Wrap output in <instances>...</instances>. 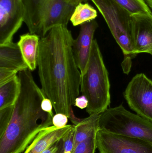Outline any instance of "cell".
Instances as JSON below:
<instances>
[{"label":"cell","instance_id":"cell-19","mask_svg":"<svg viewBox=\"0 0 152 153\" xmlns=\"http://www.w3.org/2000/svg\"><path fill=\"white\" fill-rule=\"evenodd\" d=\"M97 132H94L85 140L79 143L74 148L71 153H95L96 146V134Z\"/></svg>","mask_w":152,"mask_h":153},{"label":"cell","instance_id":"cell-15","mask_svg":"<svg viewBox=\"0 0 152 153\" xmlns=\"http://www.w3.org/2000/svg\"><path fill=\"white\" fill-rule=\"evenodd\" d=\"M20 92L21 82L18 75L0 85V109L14 106Z\"/></svg>","mask_w":152,"mask_h":153},{"label":"cell","instance_id":"cell-1","mask_svg":"<svg viewBox=\"0 0 152 153\" xmlns=\"http://www.w3.org/2000/svg\"><path fill=\"white\" fill-rule=\"evenodd\" d=\"M74 40L68 26H55L40 38L37 50L41 90L56 113L68 117L79 95L81 83V72L72 49Z\"/></svg>","mask_w":152,"mask_h":153},{"label":"cell","instance_id":"cell-28","mask_svg":"<svg viewBox=\"0 0 152 153\" xmlns=\"http://www.w3.org/2000/svg\"><path fill=\"white\" fill-rule=\"evenodd\" d=\"M67 1L70 4L77 5L79 3L85 1V0H67Z\"/></svg>","mask_w":152,"mask_h":153},{"label":"cell","instance_id":"cell-2","mask_svg":"<svg viewBox=\"0 0 152 153\" xmlns=\"http://www.w3.org/2000/svg\"><path fill=\"white\" fill-rule=\"evenodd\" d=\"M19 96L14 105L10 121L0 137V153H21L42 130L51 126L52 117L41 107L45 96L29 69L18 73Z\"/></svg>","mask_w":152,"mask_h":153},{"label":"cell","instance_id":"cell-14","mask_svg":"<svg viewBox=\"0 0 152 153\" xmlns=\"http://www.w3.org/2000/svg\"><path fill=\"white\" fill-rule=\"evenodd\" d=\"M40 38L36 34L26 33L20 36L18 45L24 61L31 71H35L37 66V54Z\"/></svg>","mask_w":152,"mask_h":153},{"label":"cell","instance_id":"cell-5","mask_svg":"<svg viewBox=\"0 0 152 153\" xmlns=\"http://www.w3.org/2000/svg\"><path fill=\"white\" fill-rule=\"evenodd\" d=\"M107 23L125 56L134 57L131 28V14L113 0H90Z\"/></svg>","mask_w":152,"mask_h":153},{"label":"cell","instance_id":"cell-12","mask_svg":"<svg viewBox=\"0 0 152 153\" xmlns=\"http://www.w3.org/2000/svg\"><path fill=\"white\" fill-rule=\"evenodd\" d=\"M72 125H67L61 128L54 126L42 130L27 147L24 153H42L64 136Z\"/></svg>","mask_w":152,"mask_h":153},{"label":"cell","instance_id":"cell-24","mask_svg":"<svg viewBox=\"0 0 152 153\" xmlns=\"http://www.w3.org/2000/svg\"><path fill=\"white\" fill-rule=\"evenodd\" d=\"M63 144L62 138L42 153H63Z\"/></svg>","mask_w":152,"mask_h":153},{"label":"cell","instance_id":"cell-17","mask_svg":"<svg viewBox=\"0 0 152 153\" xmlns=\"http://www.w3.org/2000/svg\"><path fill=\"white\" fill-rule=\"evenodd\" d=\"M97 15V11L92 5L88 3L81 2L75 7L70 21L76 27L94 20Z\"/></svg>","mask_w":152,"mask_h":153},{"label":"cell","instance_id":"cell-7","mask_svg":"<svg viewBox=\"0 0 152 153\" xmlns=\"http://www.w3.org/2000/svg\"><path fill=\"white\" fill-rule=\"evenodd\" d=\"M132 110L152 122V80L141 73L134 76L124 93Z\"/></svg>","mask_w":152,"mask_h":153},{"label":"cell","instance_id":"cell-4","mask_svg":"<svg viewBox=\"0 0 152 153\" xmlns=\"http://www.w3.org/2000/svg\"><path fill=\"white\" fill-rule=\"evenodd\" d=\"M99 129L142 139L152 144V122L127 110L122 105L100 114Z\"/></svg>","mask_w":152,"mask_h":153},{"label":"cell","instance_id":"cell-26","mask_svg":"<svg viewBox=\"0 0 152 153\" xmlns=\"http://www.w3.org/2000/svg\"><path fill=\"white\" fill-rule=\"evenodd\" d=\"M88 101L87 99L84 95L78 97L75 100V105L74 106L78 107L81 109L86 108L88 105Z\"/></svg>","mask_w":152,"mask_h":153},{"label":"cell","instance_id":"cell-23","mask_svg":"<svg viewBox=\"0 0 152 153\" xmlns=\"http://www.w3.org/2000/svg\"><path fill=\"white\" fill-rule=\"evenodd\" d=\"M68 116L62 113H56L52 118L53 126L59 128L64 127L67 126L68 122Z\"/></svg>","mask_w":152,"mask_h":153},{"label":"cell","instance_id":"cell-30","mask_svg":"<svg viewBox=\"0 0 152 153\" xmlns=\"http://www.w3.org/2000/svg\"><path fill=\"white\" fill-rule=\"evenodd\" d=\"M63 153H71V152H65Z\"/></svg>","mask_w":152,"mask_h":153},{"label":"cell","instance_id":"cell-29","mask_svg":"<svg viewBox=\"0 0 152 153\" xmlns=\"http://www.w3.org/2000/svg\"><path fill=\"white\" fill-rule=\"evenodd\" d=\"M145 1L148 6L151 8L152 9V0H145Z\"/></svg>","mask_w":152,"mask_h":153},{"label":"cell","instance_id":"cell-10","mask_svg":"<svg viewBox=\"0 0 152 153\" xmlns=\"http://www.w3.org/2000/svg\"><path fill=\"white\" fill-rule=\"evenodd\" d=\"M131 28L136 55L147 53L152 55V12L131 14Z\"/></svg>","mask_w":152,"mask_h":153},{"label":"cell","instance_id":"cell-27","mask_svg":"<svg viewBox=\"0 0 152 153\" xmlns=\"http://www.w3.org/2000/svg\"><path fill=\"white\" fill-rule=\"evenodd\" d=\"M72 106H71L70 108L68 118L70 120L72 123L75 126H76L78 124L84 120V118L80 119L77 117L75 114H74V111L72 109Z\"/></svg>","mask_w":152,"mask_h":153},{"label":"cell","instance_id":"cell-9","mask_svg":"<svg viewBox=\"0 0 152 153\" xmlns=\"http://www.w3.org/2000/svg\"><path fill=\"white\" fill-rule=\"evenodd\" d=\"M24 20L22 0H0V45L12 42Z\"/></svg>","mask_w":152,"mask_h":153},{"label":"cell","instance_id":"cell-13","mask_svg":"<svg viewBox=\"0 0 152 153\" xmlns=\"http://www.w3.org/2000/svg\"><path fill=\"white\" fill-rule=\"evenodd\" d=\"M0 68L15 70L18 72L28 69L18 44L12 42L0 45Z\"/></svg>","mask_w":152,"mask_h":153},{"label":"cell","instance_id":"cell-11","mask_svg":"<svg viewBox=\"0 0 152 153\" xmlns=\"http://www.w3.org/2000/svg\"><path fill=\"white\" fill-rule=\"evenodd\" d=\"M98 27L95 20L80 25L79 35L73 42V53L81 76L84 75L87 69L94 36Z\"/></svg>","mask_w":152,"mask_h":153},{"label":"cell","instance_id":"cell-18","mask_svg":"<svg viewBox=\"0 0 152 153\" xmlns=\"http://www.w3.org/2000/svg\"><path fill=\"white\" fill-rule=\"evenodd\" d=\"M131 14L151 12L145 0H113Z\"/></svg>","mask_w":152,"mask_h":153},{"label":"cell","instance_id":"cell-16","mask_svg":"<svg viewBox=\"0 0 152 153\" xmlns=\"http://www.w3.org/2000/svg\"><path fill=\"white\" fill-rule=\"evenodd\" d=\"M100 117V114L89 115V117L84 118L80 123L75 126L76 136L74 148L79 143L88 138L94 132L99 130Z\"/></svg>","mask_w":152,"mask_h":153},{"label":"cell","instance_id":"cell-20","mask_svg":"<svg viewBox=\"0 0 152 153\" xmlns=\"http://www.w3.org/2000/svg\"><path fill=\"white\" fill-rule=\"evenodd\" d=\"M14 106L0 109V137L4 134L12 116Z\"/></svg>","mask_w":152,"mask_h":153},{"label":"cell","instance_id":"cell-22","mask_svg":"<svg viewBox=\"0 0 152 153\" xmlns=\"http://www.w3.org/2000/svg\"><path fill=\"white\" fill-rule=\"evenodd\" d=\"M18 71L7 68H0V85L4 84L17 76Z\"/></svg>","mask_w":152,"mask_h":153},{"label":"cell","instance_id":"cell-8","mask_svg":"<svg viewBox=\"0 0 152 153\" xmlns=\"http://www.w3.org/2000/svg\"><path fill=\"white\" fill-rule=\"evenodd\" d=\"M99 153H152V144L142 139L99 129L96 134Z\"/></svg>","mask_w":152,"mask_h":153},{"label":"cell","instance_id":"cell-25","mask_svg":"<svg viewBox=\"0 0 152 153\" xmlns=\"http://www.w3.org/2000/svg\"><path fill=\"white\" fill-rule=\"evenodd\" d=\"M41 107H42V109L44 111L49 113L52 117H54V115L52 110L53 106L52 103L50 99L45 97L42 101Z\"/></svg>","mask_w":152,"mask_h":153},{"label":"cell","instance_id":"cell-3","mask_svg":"<svg viewBox=\"0 0 152 153\" xmlns=\"http://www.w3.org/2000/svg\"><path fill=\"white\" fill-rule=\"evenodd\" d=\"M109 79L96 39H94L85 73L81 76L80 91L88 100L86 111L89 115L100 114L110 103Z\"/></svg>","mask_w":152,"mask_h":153},{"label":"cell","instance_id":"cell-21","mask_svg":"<svg viewBox=\"0 0 152 153\" xmlns=\"http://www.w3.org/2000/svg\"><path fill=\"white\" fill-rule=\"evenodd\" d=\"M76 136V128L75 125H73L68 133L62 138L63 141V153L65 152H72L74 148Z\"/></svg>","mask_w":152,"mask_h":153},{"label":"cell","instance_id":"cell-6","mask_svg":"<svg viewBox=\"0 0 152 153\" xmlns=\"http://www.w3.org/2000/svg\"><path fill=\"white\" fill-rule=\"evenodd\" d=\"M76 6L67 0H35L32 15L35 26L40 30L39 36H45L55 26H68Z\"/></svg>","mask_w":152,"mask_h":153}]
</instances>
